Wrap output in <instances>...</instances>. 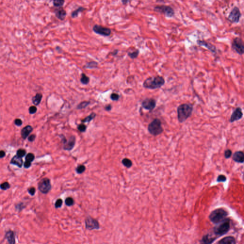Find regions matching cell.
Listing matches in <instances>:
<instances>
[{"instance_id": "21", "label": "cell", "mask_w": 244, "mask_h": 244, "mask_svg": "<svg viewBox=\"0 0 244 244\" xmlns=\"http://www.w3.org/2000/svg\"><path fill=\"white\" fill-rule=\"evenodd\" d=\"M11 164L16 165L19 168H21L23 165V161L21 158L18 156V155L14 156L11 161Z\"/></svg>"}, {"instance_id": "15", "label": "cell", "mask_w": 244, "mask_h": 244, "mask_svg": "<svg viewBox=\"0 0 244 244\" xmlns=\"http://www.w3.org/2000/svg\"><path fill=\"white\" fill-rule=\"evenodd\" d=\"M9 244H15V234L12 231L9 230L6 232L5 236Z\"/></svg>"}, {"instance_id": "30", "label": "cell", "mask_w": 244, "mask_h": 244, "mask_svg": "<svg viewBox=\"0 0 244 244\" xmlns=\"http://www.w3.org/2000/svg\"><path fill=\"white\" fill-rule=\"evenodd\" d=\"M74 200H73V198L70 197H67L65 200V204L67 206H69V207L73 206L74 204Z\"/></svg>"}, {"instance_id": "5", "label": "cell", "mask_w": 244, "mask_h": 244, "mask_svg": "<svg viewBox=\"0 0 244 244\" xmlns=\"http://www.w3.org/2000/svg\"><path fill=\"white\" fill-rule=\"evenodd\" d=\"M231 48L240 55L244 54V41L240 37L234 38L231 42Z\"/></svg>"}, {"instance_id": "41", "label": "cell", "mask_w": 244, "mask_h": 244, "mask_svg": "<svg viewBox=\"0 0 244 244\" xmlns=\"http://www.w3.org/2000/svg\"><path fill=\"white\" fill-rule=\"evenodd\" d=\"M29 111L30 114H35L37 111V108L35 107V106H32L29 109Z\"/></svg>"}, {"instance_id": "29", "label": "cell", "mask_w": 244, "mask_h": 244, "mask_svg": "<svg viewBox=\"0 0 244 244\" xmlns=\"http://www.w3.org/2000/svg\"><path fill=\"white\" fill-rule=\"evenodd\" d=\"M64 3V1L62 0H54L53 2V5L56 7H61L63 5Z\"/></svg>"}, {"instance_id": "1", "label": "cell", "mask_w": 244, "mask_h": 244, "mask_svg": "<svg viewBox=\"0 0 244 244\" xmlns=\"http://www.w3.org/2000/svg\"><path fill=\"white\" fill-rule=\"evenodd\" d=\"M165 83L164 78L161 76L148 78L143 83V86L146 89L154 90L161 88Z\"/></svg>"}, {"instance_id": "17", "label": "cell", "mask_w": 244, "mask_h": 244, "mask_svg": "<svg viewBox=\"0 0 244 244\" xmlns=\"http://www.w3.org/2000/svg\"><path fill=\"white\" fill-rule=\"evenodd\" d=\"M55 14L59 19L63 20L67 15V11L63 8H59L55 11Z\"/></svg>"}, {"instance_id": "43", "label": "cell", "mask_w": 244, "mask_h": 244, "mask_svg": "<svg viewBox=\"0 0 244 244\" xmlns=\"http://www.w3.org/2000/svg\"><path fill=\"white\" fill-rule=\"evenodd\" d=\"M28 193H29L30 195L31 196H33L35 195V192H36V189L34 187H30L29 188L28 190Z\"/></svg>"}, {"instance_id": "11", "label": "cell", "mask_w": 244, "mask_h": 244, "mask_svg": "<svg viewBox=\"0 0 244 244\" xmlns=\"http://www.w3.org/2000/svg\"><path fill=\"white\" fill-rule=\"evenodd\" d=\"M93 31L99 35L108 36L111 34V30L107 27H103L100 25L96 24L93 27Z\"/></svg>"}, {"instance_id": "23", "label": "cell", "mask_w": 244, "mask_h": 244, "mask_svg": "<svg viewBox=\"0 0 244 244\" xmlns=\"http://www.w3.org/2000/svg\"><path fill=\"white\" fill-rule=\"evenodd\" d=\"M215 239L212 238L209 235L205 236L202 239L201 243L203 244H210Z\"/></svg>"}, {"instance_id": "38", "label": "cell", "mask_w": 244, "mask_h": 244, "mask_svg": "<svg viewBox=\"0 0 244 244\" xmlns=\"http://www.w3.org/2000/svg\"><path fill=\"white\" fill-rule=\"evenodd\" d=\"M62 205H63V200H62V199L59 198V199H58L57 200H56L54 206H55V208H58L61 207Z\"/></svg>"}, {"instance_id": "6", "label": "cell", "mask_w": 244, "mask_h": 244, "mask_svg": "<svg viewBox=\"0 0 244 244\" xmlns=\"http://www.w3.org/2000/svg\"><path fill=\"white\" fill-rule=\"evenodd\" d=\"M241 17L242 14L239 8L235 6L231 10L227 16V20L232 24H237L239 22Z\"/></svg>"}, {"instance_id": "27", "label": "cell", "mask_w": 244, "mask_h": 244, "mask_svg": "<svg viewBox=\"0 0 244 244\" xmlns=\"http://www.w3.org/2000/svg\"><path fill=\"white\" fill-rule=\"evenodd\" d=\"M122 164L125 167L127 168H130L132 167V162L130 159L127 158H124L122 160Z\"/></svg>"}, {"instance_id": "16", "label": "cell", "mask_w": 244, "mask_h": 244, "mask_svg": "<svg viewBox=\"0 0 244 244\" xmlns=\"http://www.w3.org/2000/svg\"><path fill=\"white\" fill-rule=\"evenodd\" d=\"M233 159L237 163H242L244 162V153L240 151L236 152L233 155Z\"/></svg>"}, {"instance_id": "51", "label": "cell", "mask_w": 244, "mask_h": 244, "mask_svg": "<svg viewBox=\"0 0 244 244\" xmlns=\"http://www.w3.org/2000/svg\"><path fill=\"white\" fill-rule=\"evenodd\" d=\"M129 2V1H122V2L124 5H126Z\"/></svg>"}, {"instance_id": "8", "label": "cell", "mask_w": 244, "mask_h": 244, "mask_svg": "<svg viewBox=\"0 0 244 244\" xmlns=\"http://www.w3.org/2000/svg\"><path fill=\"white\" fill-rule=\"evenodd\" d=\"M229 221L225 220L223 222L215 228V233L217 235H223L228 232L229 229Z\"/></svg>"}, {"instance_id": "24", "label": "cell", "mask_w": 244, "mask_h": 244, "mask_svg": "<svg viewBox=\"0 0 244 244\" xmlns=\"http://www.w3.org/2000/svg\"><path fill=\"white\" fill-rule=\"evenodd\" d=\"M80 81L83 84L86 85V84H88L89 82H90V78H89V77L87 76L85 73H83L82 74V76H81Z\"/></svg>"}, {"instance_id": "14", "label": "cell", "mask_w": 244, "mask_h": 244, "mask_svg": "<svg viewBox=\"0 0 244 244\" xmlns=\"http://www.w3.org/2000/svg\"><path fill=\"white\" fill-rule=\"evenodd\" d=\"M242 109L240 107H237L234 111L230 117V122L232 123L240 119L243 116Z\"/></svg>"}, {"instance_id": "45", "label": "cell", "mask_w": 244, "mask_h": 244, "mask_svg": "<svg viewBox=\"0 0 244 244\" xmlns=\"http://www.w3.org/2000/svg\"><path fill=\"white\" fill-rule=\"evenodd\" d=\"M22 123H23L22 121L20 119H16L15 120V124L17 126H21V125H22Z\"/></svg>"}, {"instance_id": "32", "label": "cell", "mask_w": 244, "mask_h": 244, "mask_svg": "<svg viewBox=\"0 0 244 244\" xmlns=\"http://www.w3.org/2000/svg\"><path fill=\"white\" fill-rule=\"evenodd\" d=\"M90 104V102L84 101L81 102L80 104L78 105L77 108L78 109H82L86 108Z\"/></svg>"}, {"instance_id": "18", "label": "cell", "mask_w": 244, "mask_h": 244, "mask_svg": "<svg viewBox=\"0 0 244 244\" xmlns=\"http://www.w3.org/2000/svg\"><path fill=\"white\" fill-rule=\"evenodd\" d=\"M76 143V138L74 136H72L69 140L68 142L65 143L64 146V149L66 150H71L73 148V146Z\"/></svg>"}, {"instance_id": "46", "label": "cell", "mask_w": 244, "mask_h": 244, "mask_svg": "<svg viewBox=\"0 0 244 244\" xmlns=\"http://www.w3.org/2000/svg\"><path fill=\"white\" fill-rule=\"evenodd\" d=\"M31 165V162H29V161H26L24 163V167L26 168H30Z\"/></svg>"}, {"instance_id": "13", "label": "cell", "mask_w": 244, "mask_h": 244, "mask_svg": "<svg viewBox=\"0 0 244 244\" xmlns=\"http://www.w3.org/2000/svg\"><path fill=\"white\" fill-rule=\"evenodd\" d=\"M156 101L153 98H146L142 102V106L148 110L152 111L156 106Z\"/></svg>"}, {"instance_id": "36", "label": "cell", "mask_w": 244, "mask_h": 244, "mask_svg": "<svg viewBox=\"0 0 244 244\" xmlns=\"http://www.w3.org/2000/svg\"><path fill=\"white\" fill-rule=\"evenodd\" d=\"M26 152L24 149H20L18 150L17 152V155L20 158H23L26 154Z\"/></svg>"}, {"instance_id": "49", "label": "cell", "mask_w": 244, "mask_h": 244, "mask_svg": "<svg viewBox=\"0 0 244 244\" xmlns=\"http://www.w3.org/2000/svg\"><path fill=\"white\" fill-rule=\"evenodd\" d=\"M105 109H106V110L107 111H110L112 109V106L111 105H108L107 106H106V107H105Z\"/></svg>"}, {"instance_id": "4", "label": "cell", "mask_w": 244, "mask_h": 244, "mask_svg": "<svg viewBox=\"0 0 244 244\" xmlns=\"http://www.w3.org/2000/svg\"><path fill=\"white\" fill-rule=\"evenodd\" d=\"M149 132L153 135H158L163 131L161 121L158 119H155L149 125L148 127Z\"/></svg>"}, {"instance_id": "25", "label": "cell", "mask_w": 244, "mask_h": 244, "mask_svg": "<svg viewBox=\"0 0 244 244\" xmlns=\"http://www.w3.org/2000/svg\"><path fill=\"white\" fill-rule=\"evenodd\" d=\"M139 50L138 49H136L135 51L132 52H128V55L132 59L136 58L138 56L139 54Z\"/></svg>"}, {"instance_id": "39", "label": "cell", "mask_w": 244, "mask_h": 244, "mask_svg": "<svg viewBox=\"0 0 244 244\" xmlns=\"http://www.w3.org/2000/svg\"><path fill=\"white\" fill-rule=\"evenodd\" d=\"M78 129L79 130L80 132H85L86 129V125L81 124V125H79L78 126Z\"/></svg>"}, {"instance_id": "22", "label": "cell", "mask_w": 244, "mask_h": 244, "mask_svg": "<svg viewBox=\"0 0 244 244\" xmlns=\"http://www.w3.org/2000/svg\"><path fill=\"white\" fill-rule=\"evenodd\" d=\"M43 96L40 93H37L35 96H34L32 99L33 104L35 106H38L39 105L41 100H42Z\"/></svg>"}, {"instance_id": "40", "label": "cell", "mask_w": 244, "mask_h": 244, "mask_svg": "<svg viewBox=\"0 0 244 244\" xmlns=\"http://www.w3.org/2000/svg\"><path fill=\"white\" fill-rule=\"evenodd\" d=\"M226 177H225L224 175L221 174V175H220V176H218V177H217V181L218 182H225V181H226Z\"/></svg>"}, {"instance_id": "44", "label": "cell", "mask_w": 244, "mask_h": 244, "mask_svg": "<svg viewBox=\"0 0 244 244\" xmlns=\"http://www.w3.org/2000/svg\"><path fill=\"white\" fill-rule=\"evenodd\" d=\"M15 207H16V209L18 210L19 211H21L24 208L25 206H24V204H23V203H20V204H18V205H16L15 206Z\"/></svg>"}, {"instance_id": "42", "label": "cell", "mask_w": 244, "mask_h": 244, "mask_svg": "<svg viewBox=\"0 0 244 244\" xmlns=\"http://www.w3.org/2000/svg\"><path fill=\"white\" fill-rule=\"evenodd\" d=\"M231 155H232V151H231L230 150H226L225 151V156L226 158H230Z\"/></svg>"}, {"instance_id": "12", "label": "cell", "mask_w": 244, "mask_h": 244, "mask_svg": "<svg viewBox=\"0 0 244 244\" xmlns=\"http://www.w3.org/2000/svg\"><path fill=\"white\" fill-rule=\"evenodd\" d=\"M197 44L200 46H204L208 50L210 51L213 54H216L217 53V49L215 45L212 44L211 43L206 41L204 40H197Z\"/></svg>"}, {"instance_id": "10", "label": "cell", "mask_w": 244, "mask_h": 244, "mask_svg": "<svg viewBox=\"0 0 244 244\" xmlns=\"http://www.w3.org/2000/svg\"><path fill=\"white\" fill-rule=\"evenodd\" d=\"M86 227L87 229L92 230L98 229L100 228L98 221L91 216H87L85 220Z\"/></svg>"}, {"instance_id": "7", "label": "cell", "mask_w": 244, "mask_h": 244, "mask_svg": "<svg viewBox=\"0 0 244 244\" xmlns=\"http://www.w3.org/2000/svg\"><path fill=\"white\" fill-rule=\"evenodd\" d=\"M154 11L155 12L163 14L168 18H172L175 14L174 10L172 7L165 5L156 6L154 7Z\"/></svg>"}, {"instance_id": "48", "label": "cell", "mask_w": 244, "mask_h": 244, "mask_svg": "<svg viewBox=\"0 0 244 244\" xmlns=\"http://www.w3.org/2000/svg\"><path fill=\"white\" fill-rule=\"evenodd\" d=\"M5 156V151H3V150H1L0 152V158H4Z\"/></svg>"}, {"instance_id": "37", "label": "cell", "mask_w": 244, "mask_h": 244, "mask_svg": "<svg viewBox=\"0 0 244 244\" xmlns=\"http://www.w3.org/2000/svg\"><path fill=\"white\" fill-rule=\"evenodd\" d=\"M110 98L112 101H118L119 99L120 96L116 93H112L111 95Z\"/></svg>"}, {"instance_id": "34", "label": "cell", "mask_w": 244, "mask_h": 244, "mask_svg": "<svg viewBox=\"0 0 244 244\" xmlns=\"http://www.w3.org/2000/svg\"><path fill=\"white\" fill-rule=\"evenodd\" d=\"M10 188V185L9 184V183L7 182L3 183L1 184V188L2 190H6Z\"/></svg>"}, {"instance_id": "35", "label": "cell", "mask_w": 244, "mask_h": 244, "mask_svg": "<svg viewBox=\"0 0 244 244\" xmlns=\"http://www.w3.org/2000/svg\"><path fill=\"white\" fill-rule=\"evenodd\" d=\"M25 159H26V161L32 162L34 159V155L32 153H29L26 155Z\"/></svg>"}, {"instance_id": "33", "label": "cell", "mask_w": 244, "mask_h": 244, "mask_svg": "<svg viewBox=\"0 0 244 244\" xmlns=\"http://www.w3.org/2000/svg\"><path fill=\"white\" fill-rule=\"evenodd\" d=\"M85 170H86V167L84 165H79L76 169L77 173L78 174L83 173V172L85 171Z\"/></svg>"}, {"instance_id": "19", "label": "cell", "mask_w": 244, "mask_h": 244, "mask_svg": "<svg viewBox=\"0 0 244 244\" xmlns=\"http://www.w3.org/2000/svg\"><path fill=\"white\" fill-rule=\"evenodd\" d=\"M33 131V128L30 125H27L24 127L21 131V135L24 139H26Z\"/></svg>"}, {"instance_id": "47", "label": "cell", "mask_w": 244, "mask_h": 244, "mask_svg": "<svg viewBox=\"0 0 244 244\" xmlns=\"http://www.w3.org/2000/svg\"><path fill=\"white\" fill-rule=\"evenodd\" d=\"M35 135H30V136L28 138V140L30 141V142H33L34 141V140H35Z\"/></svg>"}, {"instance_id": "3", "label": "cell", "mask_w": 244, "mask_h": 244, "mask_svg": "<svg viewBox=\"0 0 244 244\" xmlns=\"http://www.w3.org/2000/svg\"><path fill=\"white\" fill-rule=\"evenodd\" d=\"M227 212L224 209L220 208L213 211L209 216V218L212 222L218 223L222 221L227 216Z\"/></svg>"}, {"instance_id": "28", "label": "cell", "mask_w": 244, "mask_h": 244, "mask_svg": "<svg viewBox=\"0 0 244 244\" xmlns=\"http://www.w3.org/2000/svg\"><path fill=\"white\" fill-rule=\"evenodd\" d=\"M97 66H98V63L95 61H93V62H90L87 63L86 65L85 66V67L87 68H95L97 67Z\"/></svg>"}, {"instance_id": "2", "label": "cell", "mask_w": 244, "mask_h": 244, "mask_svg": "<svg viewBox=\"0 0 244 244\" xmlns=\"http://www.w3.org/2000/svg\"><path fill=\"white\" fill-rule=\"evenodd\" d=\"M193 106L191 104H183L178 107L177 117L180 123L185 121L191 115Z\"/></svg>"}, {"instance_id": "50", "label": "cell", "mask_w": 244, "mask_h": 244, "mask_svg": "<svg viewBox=\"0 0 244 244\" xmlns=\"http://www.w3.org/2000/svg\"><path fill=\"white\" fill-rule=\"evenodd\" d=\"M118 51H118V50H114V52L112 53V55H114V56L116 55V54H118Z\"/></svg>"}, {"instance_id": "26", "label": "cell", "mask_w": 244, "mask_h": 244, "mask_svg": "<svg viewBox=\"0 0 244 244\" xmlns=\"http://www.w3.org/2000/svg\"><path fill=\"white\" fill-rule=\"evenodd\" d=\"M84 10H85V8H83V7H79L77 9L72 12V13L71 14V16L73 18H76V17H77L79 12H82Z\"/></svg>"}, {"instance_id": "20", "label": "cell", "mask_w": 244, "mask_h": 244, "mask_svg": "<svg viewBox=\"0 0 244 244\" xmlns=\"http://www.w3.org/2000/svg\"><path fill=\"white\" fill-rule=\"evenodd\" d=\"M236 239L232 236L225 237L218 242V244H236Z\"/></svg>"}, {"instance_id": "31", "label": "cell", "mask_w": 244, "mask_h": 244, "mask_svg": "<svg viewBox=\"0 0 244 244\" xmlns=\"http://www.w3.org/2000/svg\"><path fill=\"white\" fill-rule=\"evenodd\" d=\"M96 116V114L94 112H93L91 114H90L89 115H88L87 117H86L85 119L82 121L83 122H89L91 121L93 119V118H95Z\"/></svg>"}, {"instance_id": "9", "label": "cell", "mask_w": 244, "mask_h": 244, "mask_svg": "<svg viewBox=\"0 0 244 244\" xmlns=\"http://www.w3.org/2000/svg\"><path fill=\"white\" fill-rule=\"evenodd\" d=\"M38 187L41 192L44 194H47L51 189L50 181L47 178H44L40 181Z\"/></svg>"}]
</instances>
